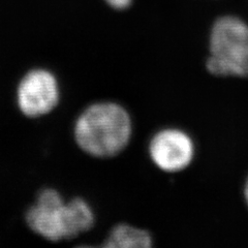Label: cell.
Segmentation results:
<instances>
[{
  "mask_svg": "<svg viewBox=\"0 0 248 248\" xmlns=\"http://www.w3.org/2000/svg\"><path fill=\"white\" fill-rule=\"evenodd\" d=\"M131 121L125 108L115 103L91 105L78 118L76 142L80 148L95 157H112L127 146Z\"/></svg>",
  "mask_w": 248,
  "mask_h": 248,
  "instance_id": "obj_1",
  "label": "cell"
},
{
  "mask_svg": "<svg viewBox=\"0 0 248 248\" xmlns=\"http://www.w3.org/2000/svg\"><path fill=\"white\" fill-rule=\"evenodd\" d=\"M28 227L53 242L76 238L94 223L91 207L83 199L65 202L55 189L40 192L36 203L26 213Z\"/></svg>",
  "mask_w": 248,
  "mask_h": 248,
  "instance_id": "obj_2",
  "label": "cell"
},
{
  "mask_svg": "<svg viewBox=\"0 0 248 248\" xmlns=\"http://www.w3.org/2000/svg\"><path fill=\"white\" fill-rule=\"evenodd\" d=\"M209 73L219 77H248V25L227 16L217 20L211 30Z\"/></svg>",
  "mask_w": 248,
  "mask_h": 248,
  "instance_id": "obj_3",
  "label": "cell"
},
{
  "mask_svg": "<svg viewBox=\"0 0 248 248\" xmlns=\"http://www.w3.org/2000/svg\"><path fill=\"white\" fill-rule=\"evenodd\" d=\"M17 102L20 111L27 117H40L50 113L59 102L56 78L46 69H32L21 80Z\"/></svg>",
  "mask_w": 248,
  "mask_h": 248,
  "instance_id": "obj_4",
  "label": "cell"
},
{
  "mask_svg": "<svg viewBox=\"0 0 248 248\" xmlns=\"http://www.w3.org/2000/svg\"><path fill=\"white\" fill-rule=\"evenodd\" d=\"M149 152L151 159L160 170L178 172L190 164L195 148L189 136L170 128L161 130L153 137Z\"/></svg>",
  "mask_w": 248,
  "mask_h": 248,
  "instance_id": "obj_5",
  "label": "cell"
},
{
  "mask_svg": "<svg viewBox=\"0 0 248 248\" xmlns=\"http://www.w3.org/2000/svg\"><path fill=\"white\" fill-rule=\"evenodd\" d=\"M151 245L152 238L148 232L125 223L116 226L104 243L108 248H149Z\"/></svg>",
  "mask_w": 248,
  "mask_h": 248,
  "instance_id": "obj_6",
  "label": "cell"
},
{
  "mask_svg": "<svg viewBox=\"0 0 248 248\" xmlns=\"http://www.w3.org/2000/svg\"><path fill=\"white\" fill-rule=\"evenodd\" d=\"M106 1L116 10L126 9L131 3V0H106Z\"/></svg>",
  "mask_w": 248,
  "mask_h": 248,
  "instance_id": "obj_7",
  "label": "cell"
},
{
  "mask_svg": "<svg viewBox=\"0 0 248 248\" xmlns=\"http://www.w3.org/2000/svg\"><path fill=\"white\" fill-rule=\"evenodd\" d=\"M244 198L246 201V204L248 206V178L245 182V186H244Z\"/></svg>",
  "mask_w": 248,
  "mask_h": 248,
  "instance_id": "obj_8",
  "label": "cell"
}]
</instances>
